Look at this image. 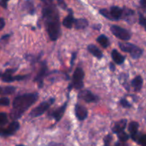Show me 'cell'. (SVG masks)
Listing matches in <instances>:
<instances>
[{
    "mask_svg": "<svg viewBox=\"0 0 146 146\" xmlns=\"http://www.w3.org/2000/svg\"><path fill=\"white\" fill-rule=\"evenodd\" d=\"M24 8L27 12L31 15H34L35 13V8L34 6V2L31 1H27L24 4Z\"/></svg>",
    "mask_w": 146,
    "mask_h": 146,
    "instance_id": "603a6c76",
    "label": "cell"
},
{
    "mask_svg": "<svg viewBox=\"0 0 146 146\" xmlns=\"http://www.w3.org/2000/svg\"><path fill=\"white\" fill-rule=\"evenodd\" d=\"M8 122L9 120L7 113H0V128H1V126H3V125L8 123Z\"/></svg>",
    "mask_w": 146,
    "mask_h": 146,
    "instance_id": "484cf974",
    "label": "cell"
},
{
    "mask_svg": "<svg viewBox=\"0 0 146 146\" xmlns=\"http://www.w3.org/2000/svg\"><path fill=\"white\" fill-rule=\"evenodd\" d=\"M7 4H8V1H0V6L2 7L3 8L7 9Z\"/></svg>",
    "mask_w": 146,
    "mask_h": 146,
    "instance_id": "e575fe53",
    "label": "cell"
},
{
    "mask_svg": "<svg viewBox=\"0 0 146 146\" xmlns=\"http://www.w3.org/2000/svg\"><path fill=\"white\" fill-rule=\"evenodd\" d=\"M49 71H48V66H47V64L46 61H42L40 65L39 69H38L37 75L34 78V81L36 82L38 84V86L39 88H41L44 85V79L49 75Z\"/></svg>",
    "mask_w": 146,
    "mask_h": 146,
    "instance_id": "9c48e42d",
    "label": "cell"
},
{
    "mask_svg": "<svg viewBox=\"0 0 146 146\" xmlns=\"http://www.w3.org/2000/svg\"><path fill=\"white\" fill-rule=\"evenodd\" d=\"M88 26V20L84 18H79V19H75L74 23V28L76 29H84Z\"/></svg>",
    "mask_w": 146,
    "mask_h": 146,
    "instance_id": "ffe728a7",
    "label": "cell"
},
{
    "mask_svg": "<svg viewBox=\"0 0 146 146\" xmlns=\"http://www.w3.org/2000/svg\"><path fill=\"white\" fill-rule=\"evenodd\" d=\"M143 85V77L140 75L135 76L131 81V86L133 88L135 92H140L142 89Z\"/></svg>",
    "mask_w": 146,
    "mask_h": 146,
    "instance_id": "e0dca14e",
    "label": "cell"
},
{
    "mask_svg": "<svg viewBox=\"0 0 146 146\" xmlns=\"http://www.w3.org/2000/svg\"><path fill=\"white\" fill-rule=\"evenodd\" d=\"M78 98L86 103H96L100 100L98 96L93 94L89 90H81L78 94Z\"/></svg>",
    "mask_w": 146,
    "mask_h": 146,
    "instance_id": "7c38bea8",
    "label": "cell"
},
{
    "mask_svg": "<svg viewBox=\"0 0 146 146\" xmlns=\"http://www.w3.org/2000/svg\"><path fill=\"white\" fill-rule=\"evenodd\" d=\"M38 99V94L37 92L27 93L15 97L12 103V108L11 111V118L14 121L19 119L24 115L26 111L32 106Z\"/></svg>",
    "mask_w": 146,
    "mask_h": 146,
    "instance_id": "7a4b0ae2",
    "label": "cell"
},
{
    "mask_svg": "<svg viewBox=\"0 0 146 146\" xmlns=\"http://www.w3.org/2000/svg\"><path fill=\"white\" fill-rule=\"evenodd\" d=\"M10 105V100L8 97L0 98V106H9Z\"/></svg>",
    "mask_w": 146,
    "mask_h": 146,
    "instance_id": "4316f807",
    "label": "cell"
},
{
    "mask_svg": "<svg viewBox=\"0 0 146 146\" xmlns=\"http://www.w3.org/2000/svg\"><path fill=\"white\" fill-rule=\"evenodd\" d=\"M17 71V68H9L4 73L0 74L1 81L4 83H12L14 81H20L25 80L28 78V75H17L13 76V74Z\"/></svg>",
    "mask_w": 146,
    "mask_h": 146,
    "instance_id": "52a82bcc",
    "label": "cell"
},
{
    "mask_svg": "<svg viewBox=\"0 0 146 146\" xmlns=\"http://www.w3.org/2000/svg\"><path fill=\"white\" fill-rule=\"evenodd\" d=\"M113 137L112 135L108 134L104 138V146H110V143L112 141Z\"/></svg>",
    "mask_w": 146,
    "mask_h": 146,
    "instance_id": "f546056e",
    "label": "cell"
},
{
    "mask_svg": "<svg viewBox=\"0 0 146 146\" xmlns=\"http://www.w3.org/2000/svg\"><path fill=\"white\" fill-rule=\"evenodd\" d=\"M47 146H65V145H64V144L61 143L51 142L47 145Z\"/></svg>",
    "mask_w": 146,
    "mask_h": 146,
    "instance_id": "d6a6232c",
    "label": "cell"
},
{
    "mask_svg": "<svg viewBox=\"0 0 146 146\" xmlns=\"http://www.w3.org/2000/svg\"><path fill=\"white\" fill-rule=\"evenodd\" d=\"M20 128V123L17 121H13L7 128H0V136L10 137L14 135Z\"/></svg>",
    "mask_w": 146,
    "mask_h": 146,
    "instance_id": "8fae6325",
    "label": "cell"
},
{
    "mask_svg": "<svg viewBox=\"0 0 146 146\" xmlns=\"http://www.w3.org/2000/svg\"><path fill=\"white\" fill-rule=\"evenodd\" d=\"M128 123L127 119H121L115 123L113 126L112 127V132L115 134H118L121 132H123L125 129Z\"/></svg>",
    "mask_w": 146,
    "mask_h": 146,
    "instance_id": "5bb4252c",
    "label": "cell"
},
{
    "mask_svg": "<svg viewBox=\"0 0 146 146\" xmlns=\"http://www.w3.org/2000/svg\"><path fill=\"white\" fill-rule=\"evenodd\" d=\"M111 31L115 37L123 41H128L132 37V34L129 30L119 26L112 25L111 27Z\"/></svg>",
    "mask_w": 146,
    "mask_h": 146,
    "instance_id": "ba28073f",
    "label": "cell"
},
{
    "mask_svg": "<svg viewBox=\"0 0 146 146\" xmlns=\"http://www.w3.org/2000/svg\"><path fill=\"white\" fill-rule=\"evenodd\" d=\"M74 112H75L76 118L80 121H84L88 117V110L84 106L80 105L78 104H76L75 108H74Z\"/></svg>",
    "mask_w": 146,
    "mask_h": 146,
    "instance_id": "4fadbf2b",
    "label": "cell"
},
{
    "mask_svg": "<svg viewBox=\"0 0 146 146\" xmlns=\"http://www.w3.org/2000/svg\"><path fill=\"white\" fill-rule=\"evenodd\" d=\"M93 28L94 29H97V30H99L101 28V24H97V25H95L93 27Z\"/></svg>",
    "mask_w": 146,
    "mask_h": 146,
    "instance_id": "ab89813d",
    "label": "cell"
},
{
    "mask_svg": "<svg viewBox=\"0 0 146 146\" xmlns=\"http://www.w3.org/2000/svg\"><path fill=\"white\" fill-rule=\"evenodd\" d=\"M16 146H26V145H16Z\"/></svg>",
    "mask_w": 146,
    "mask_h": 146,
    "instance_id": "b9f144b4",
    "label": "cell"
},
{
    "mask_svg": "<svg viewBox=\"0 0 146 146\" xmlns=\"http://www.w3.org/2000/svg\"><path fill=\"white\" fill-rule=\"evenodd\" d=\"M118 137V139H119L120 142H123V143H125L128 139L130 138V135H128V133L123 131V132H121L120 133L117 134Z\"/></svg>",
    "mask_w": 146,
    "mask_h": 146,
    "instance_id": "d4e9b609",
    "label": "cell"
},
{
    "mask_svg": "<svg viewBox=\"0 0 146 146\" xmlns=\"http://www.w3.org/2000/svg\"><path fill=\"white\" fill-rule=\"evenodd\" d=\"M97 42L100 44L102 47H104V48H106L108 47H109V46L111 45V42H110V40L108 37L106 36L104 34H101L96 39Z\"/></svg>",
    "mask_w": 146,
    "mask_h": 146,
    "instance_id": "44dd1931",
    "label": "cell"
},
{
    "mask_svg": "<svg viewBox=\"0 0 146 146\" xmlns=\"http://www.w3.org/2000/svg\"><path fill=\"white\" fill-rule=\"evenodd\" d=\"M77 52H74L72 53V56H71V66H70V71L71 70V68L73 67L74 64V61H75L76 58Z\"/></svg>",
    "mask_w": 146,
    "mask_h": 146,
    "instance_id": "1f68e13d",
    "label": "cell"
},
{
    "mask_svg": "<svg viewBox=\"0 0 146 146\" xmlns=\"http://www.w3.org/2000/svg\"><path fill=\"white\" fill-rule=\"evenodd\" d=\"M115 146H128V145L126 143H123V142H120V141H118V142L115 143Z\"/></svg>",
    "mask_w": 146,
    "mask_h": 146,
    "instance_id": "d590c367",
    "label": "cell"
},
{
    "mask_svg": "<svg viewBox=\"0 0 146 146\" xmlns=\"http://www.w3.org/2000/svg\"><path fill=\"white\" fill-rule=\"evenodd\" d=\"M55 101V98H50L49 99L41 102L39 105H38L34 109L31 110V111L29 113V116L31 118H34L42 115L44 113L46 112L49 109L50 107L54 104Z\"/></svg>",
    "mask_w": 146,
    "mask_h": 146,
    "instance_id": "8992f818",
    "label": "cell"
},
{
    "mask_svg": "<svg viewBox=\"0 0 146 146\" xmlns=\"http://www.w3.org/2000/svg\"><path fill=\"white\" fill-rule=\"evenodd\" d=\"M87 50H88V51L90 54H91L94 56H95L96 58H97L99 60L101 59L103 56H104V54L101 51V50L98 46L94 45V44H89V45H88Z\"/></svg>",
    "mask_w": 146,
    "mask_h": 146,
    "instance_id": "ac0fdd59",
    "label": "cell"
},
{
    "mask_svg": "<svg viewBox=\"0 0 146 146\" xmlns=\"http://www.w3.org/2000/svg\"><path fill=\"white\" fill-rule=\"evenodd\" d=\"M2 90H3V88L0 86V94H1V93H2Z\"/></svg>",
    "mask_w": 146,
    "mask_h": 146,
    "instance_id": "60d3db41",
    "label": "cell"
},
{
    "mask_svg": "<svg viewBox=\"0 0 146 146\" xmlns=\"http://www.w3.org/2000/svg\"><path fill=\"white\" fill-rule=\"evenodd\" d=\"M119 48L123 52L128 53L133 59H138L141 58L143 54V50L137 45H135L131 43H118Z\"/></svg>",
    "mask_w": 146,
    "mask_h": 146,
    "instance_id": "5b68a950",
    "label": "cell"
},
{
    "mask_svg": "<svg viewBox=\"0 0 146 146\" xmlns=\"http://www.w3.org/2000/svg\"><path fill=\"white\" fill-rule=\"evenodd\" d=\"M120 104H121V105L125 108H130L132 107V105L130 104L129 101L127 99H125V98H123L120 101Z\"/></svg>",
    "mask_w": 146,
    "mask_h": 146,
    "instance_id": "f1b7e54d",
    "label": "cell"
},
{
    "mask_svg": "<svg viewBox=\"0 0 146 146\" xmlns=\"http://www.w3.org/2000/svg\"><path fill=\"white\" fill-rule=\"evenodd\" d=\"M123 19H124L125 21H126L128 24H131V23L134 22L135 21V19H134V17H135V11L131 9L128 8L126 7H123Z\"/></svg>",
    "mask_w": 146,
    "mask_h": 146,
    "instance_id": "2e32d148",
    "label": "cell"
},
{
    "mask_svg": "<svg viewBox=\"0 0 146 146\" xmlns=\"http://www.w3.org/2000/svg\"><path fill=\"white\" fill-rule=\"evenodd\" d=\"M57 3H58V5L62 9L64 10L68 9H67L66 3L64 1H63V0H58V1H57Z\"/></svg>",
    "mask_w": 146,
    "mask_h": 146,
    "instance_id": "4dcf8cb0",
    "label": "cell"
},
{
    "mask_svg": "<svg viewBox=\"0 0 146 146\" xmlns=\"http://www.w3.org/2000/svg\"><path fill=\"white\" fill-rule=\"evenodd\" d=\"M109 66H110V69H111V71H115V65H114L113 63H112V62L110 63Z\"/></svg>",
    "mask_w": 146,
    "mask_h": 146,
    "instance_id": "f35d334b",
    "label": "cell"
},
{
    "mask_svg": "<svg viewBox=\"0 0 146 146\" xmlns=\"http://www.w3.org/2000/svg\"><path fill=\"white\" fill-rule=\"evenodd\" d=\"M99 13L107 19L111 21H118L123 19V9L118 6H111L109 10L101 9L99 10Z\"/></svg>",
    "mask_w": 146,
    "mask_h": 146,
    "instance_id": "3957f363",
    "label": "cell"
},
{
    "mask_svg": "<svg viewBox=\"0 0 146 146\" xmlns=\"http://www.w3.org/2000/svg\"><path fill=\"white\" fill-rule=\"evenodd\" d=\"M68 15L63 20V26L65 27L67 29H71L72 27L74 26V20H75V18H74V11L71 9H68Z\"/></svg>",
    "mask_w": 146,
    "mask_h": 146,
    "instance_id": "9a60e30c",
    "label": "cell"
},
{
    "mask_svg": "<svg viewBox=\"0 0 146 146\" xmlns=\"http://www.w3.org/2000/svg\"><path fill=\"white\" fill-rule=\"evenodd\" d=\"M41 14L50 39L53 41H56L61 34V21L59 11L54 1L50 0L43 1Z\"/></svg>",
    "mask_w": 146,
    "mask_h": 146,
    "instance_id": "6da1fadb",
    "label": "cell"
},
{
    "mask_svg": "<svg viewBox=\"0 0 146 146\" xmlns=\"http://www.w3.org/2000/svg\"><path fill=\"white\" fill-rule=\"evenodd\" d=\"M10 34H5V35H4V36H1V41H5V40H7L10 37Z\"/></svg>",
    "mask_w": 146,
    "mask_h": 146,
    "instance_id": "74e56055",
    "label": "cell"
},
{
    "mask_svg": "<svg viewBox=\"0 0 146 146\" xmlns=\"http://www.w3.org/2000/svg\"><path fill=\"white\" fill-rule=\"evenodd\" d=\"M138 20H139V24L140 25L142 26L143 28H145V16L143 13H141V11L138 12Z\"/></svg>",
    "mask_w": 146,
    "mask_h": 146,
    "instance_id": "83f0119b",
    "label": "cell"
},
{
    "mask_svg": "<svg viewBox=\"0 0 146 146\" xmlns=\"http://www.w3.org/2000/svg\"><path fill=\"white\" fill-rule=\"evenodd\" d=\"M67 96H68V99L67 101L63 104L62 106H61L60 107L57 108L56 109L53 110L51 112L48 113V115L51 118H54L55 120V123H57L61 121V118L64 116V113L66 112V110L67 106H68V100H69V92H68V94H67Z\"/></svg>",
    "mask_w": 146,
    "mask_h": 146,
    "instance_id": "30bf717a",
    "label": "cell"
},
{
    "mask_svg": "<svg viewBox=\"0 0 146 146\" xmlns=\"http://www.w3.org/2000/svg\"><path fill=\"white\" fill-rule=\"evenodd\" d=\"M16 88L12 86H6L3 88L2 93L1 94L2 95H10V94H12L15 92Z\"/></svg>",
    "mask_w": 146,
    "mask_h": 146,
    "instance_id": "cb8c5ba5",
    "label": "cell"
},
{
    "mask_svg": "<svg viewBox=\"0 0 146 146\" xmlns=\"http://www.w3.org/2000/svg\"><path fill=\"white\" fill-rule=\"evenodd\" d=\"M85 73L83 68L78 67L76 68L72 76V81L68 86V92H70L72 88L76 90H81L84 88V78Z\"/></svg>",
    "mask_w": 146,
    "mask_h": 146,
    "instance_id": "277c9868",
    "label": "cell"
},
{
    "mask_svg": "<svg viewBox=\"0 0 146 146\" xmlns=\"http://www.w3.org/2000/svg\"><path fill=\"white\" fill-rule=\"evenodd\" d=\"M4 26H5V20L3 18H0V31L2 30V29L4 28Z\"/></svg>",
    "mask_w": 146,
    "mask_h": 146,
    "instance_id": "836d02e7",
    "label": "cell"
},
{
    "mask_svg": "<svg viewBox=\"0 0 146 146\" xmlns=\"http://www.w3.org/2000/svg\"><path fill=\"white\" fill-rule=\"evenodd\" d=\"M111 57H112L113 61L118 65L123 64L125 60V57L121 54H120L118 50L116 49L113 50L112 52H111Z\"/></svg>",
    "mask_w": 146,
    "mask_h": 146,
    "instance_id": "d6986e66",
    "label": "cell"
},
{
    "mask_svg": "<svg viewBox=\"0 0 146 146\" xmlns=\"http://www.w3.org/2000/svg\"><path fill=\"white\" fill-rule=\"evenodd\" d=\"M128 131L130 133V138L133 135H135V134L138 133L139 131H138V129H139V123L136 121H132L129 123L128 125Z\"/></svg>",
    "mask_w": 146,
    "mask_h": 146,
    "instance_id": "7402d4cb",
    "label": "cell"
},
{
    "mask_svg": "<svg viewBox=\"0 0 146 146\" xmlns=\"http://www.w3.org/2000/svg\"><path fill=\"white\" fill-rule=\"evenodd\" d=\"M140 4H141V7L143 9L144 11H145V9H146L145 1H144V0H141V1H140Z\"/></svg>",
    "mask_w": 146,
    "mask_h": 146,
    "instance_id": "8d00e7d4",
    "label": "cell"
}]
</instances>
